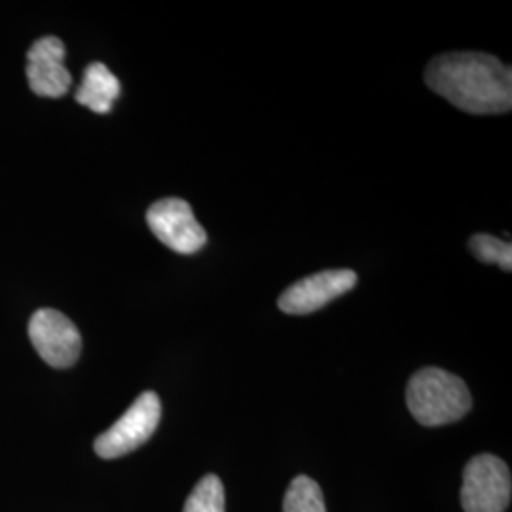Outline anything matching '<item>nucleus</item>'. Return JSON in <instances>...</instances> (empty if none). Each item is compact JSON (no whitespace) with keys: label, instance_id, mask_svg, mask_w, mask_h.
I'll return each instance as SVG.
<instances>
[{"label":"nucleus","instance_id":"nucleus-12","mask_svg":"<svg viewBox=\"0 0 512 512\" xmlns=\"http://www.w3.org/2000/svg\"><path fill=\"white\" fill-rule=\"evenodd\" d=\"M471 253L484 264H497L503 272L512 270V245L511 241L488 236V234H476L469 241Z\"/></svg>","mask_w":512,"mask_h":512},{"label":"nucleus","instance_id":"nucleus-4","mask_svg":"<svg viewBox=\"0 0 512 512\" xmlns=\"http://www.w3.org/2000/svg\"><path fill=\"white\" fill-rule=\"evenodd\" d=\"M162 418L160 397L152 391L137 397L128 412L95 440V454L103 459H116L143 446L158 429Z\"/></svg>","mask_w":512,"mask_h":512},{"label":"nucleus","instance_id":"nucleus-2","mask_svg":"<svg viewBox=\"0 0 512 512\" xmlns=\"http://www.w3.org/2000/svg\"><path fill=\"white\" fill-rule=\"evenodd\" d=\"M406 403L414 420L425 427H439L459 421L473 406L467 384L442 370L421 368L406 387Z\"/></svg>","mask_w":512,"mask_h":512},{"label":"nucleus","instance_id":"nucleus-1","mask_svg":"<svg viewBox=\"0 0 512 512\" xmlns=\"http://www.w3.org/2000/svg\"><path fill=\"white\" fill-rule=\"evenodd\" d=\"M427 86L469 114H503L512 109V71L497 57L452 52L429 61Z\"/></svg>","mask_w":512,"mask_h":512},{"label":"nucleus","instance_id":"nucleus-9","mask_svg":"<svg viewBox=\"0 0 512 512\" xmlns=\"http://www.w3.org/2000/svg\"><path fill=\"white\" fill-rule=\"evenodd\" d=\"M120 92V80L110 73L107 65L92 63L84 73L82 86L76 92V101L97 114H109Z\"/></svg>","mask_w":512,"mask_h":512},{"label":"nucleus","instance_id":"nucleus-11","mask_svg":"<svg viewBox=\"0 0 512 512\" xmlns=\"http://www.w3.org/2000/svg\"><path fill=\"white\" fill-rule=\"evenodd\" d=\"M183 512H226V494L219 476H203L188 495Z\"/></svg>","mask_w":512,"mask_h":512},{"label":"nucleus","instance_id":"nucleus-10","mask_svg":"<svg viewBox=\"0 0 512 512\" xmlns=\"http://www.w3.org/2000/svg\"><path fill=\"white\" fill-rule=\"evenodd\" d=\"M283 512H327L319 484L310 476H296L285 494Z\"/></svg>","mask_w":512,"mask_h":512},{"label":"nucleus","instance_id":"nucleus-8","mask_svg":"<svg viewBox=\"0 0 512 512\" xmlns=\"http://www.w3.org/2000/svg\"><path fill=\"white\" fill-rule=\"evenodd\" d=\"M27 65V80L29 88L40 97L57 99L69 92L73 84V76L63 65L65 46L59 38H38L31 46Z\"/></svg>","mask_w":512,"mask_h":512},{"label":"nucleus","instance_id":"nucleus-3","mask_svg":"<svg viewBox=\"0 0 512 512\" xmlns=\"http://www.w3.org/2000/svg\"><path fill=\"white\" fill-rule=\"evenodd\" d=\"M511 492V471L503 459L480 454L467 463L461 488L465 512H505Z\"/></svg>","mask_w":512,"mask_h":512},{"label":"nucleus","instance_id":"nucleus-5","mask_svg":"<svg viewBox=\"0 0 512 512\" xmlns=\"http://www.w3.org/2000/svg\"><path fill=\"white\" fill-rule=\"evenodd\" d=\"M147 222L152 234L179 255H194L207 243V234L190 203L179 198H165L150 205Z\"/></svg>","mask_w":512,"mask_h":512},{"label":"nucleus","instance_id":"nucleus-6","mask_svg":"<svg viewBox=\"0 0 512 512\" xmlns=\"http://www.w3.org/2000/svg\"><path fill=\"white\" fill-rule=\"evenodd\" d=\"M29 338L40 359L54 368L73 366L82 351V336L61 311L38 310L29 321Z\"/></svg>","mask_w":512,"mask_h":512},{"label":"nucleus","instance_id":"nucleus-7","mask_svg":"<svg viewBox=\"0 0 512 512\" xmlns=\"http://www.w3.org/2000/svg\"><path fill=\"white\" fill-rule=\"evenodd\" d=\"M355 285L357 274L353 270H325L296 281L279 296L277 306L289 315H308L349 293Z\"/></svg>","mask_w":512,"mask_h":512}]
</instances>
